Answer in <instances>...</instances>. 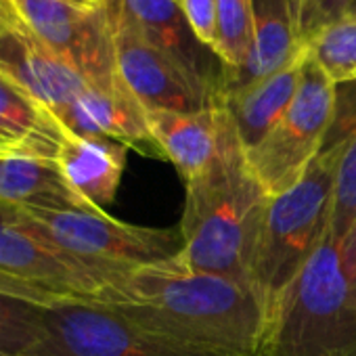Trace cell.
<instances>
[{"label":"cell","mask_w":356,"mask_h":356,"mask_svg":"<svg viewBox=\"0 0 356 356\" xmlns=\"http://www.w3.org/2000/svg\"><path fill=\"white\" fill-rule=\"evenodd\" d=\"M126 151L128 147L118 140L76 134L63 126L55 161L84 210L105 212L113 204L126 170Z\"/></svg>","instance_id":"15"},{"label":"cell","mask_w":356,"mask_h":356,"mask_svg":"<svg viewBox=\"0 0 356 356\" xmlns=\"http://www.w3.org/2000/svg\"><path fill=\"white\" fill-rule=\"evenodd\" d=\"M335 161L337 151L323 147L291 189L268 197L250 275L268 312L329 231Z\"/></svg>","instance_id":"4"},{"label":"cell","mask_w":356,"mask_h":356,"mask_svg":"<svg viewBox=\"0 0 356 356\" xmlns=\"http://www.w3.org/2000/svg\"><path fill=\"white\" fill-rule=\"evenodd\" d=\"M306 61L308 55L268 78L229 92L222 99L245 151L256 147L283 118L298 92Z\"/></svg>","instance_id":"17"},{"label":"cell","mask_w":356,"mask_h":356,"mask_svg":"<svg viewBox=\"0 0 356 356\" xmlns=\"http://www.w3.org/2000/svg\"><path fill=\"white\" fill-rule=\"evenodd\" d=\"M346 19H356V0H354V5H352V9H350V13H348Z\"/></svg>","instance_id":"30"},{"label":"cell","mask_w":356,"mask_h":356,"mask_svg":"<svg viewBox=\"0 0 356 356\" xmlns=\"http://www.w3.org/2000/svg\"><path fill=\"white\" fill-rule=\"evenodd\" d=\"M105 5H107L109 9H113V7H118V5H120V0H105Z\"/></svg>","instance_id":"31"},{"label":"cell","mask_w":356,"mask_h":356,"mask_svg":"<svg viewBox=\"0 0 356 356\" xmlns=\"http://www.w3.org/2000/svg\"><path fill=\"white\" fill-rule=\"evenodd\" d=\"M260 356H356V283L329 231L270 308Z\"/></svg>","instance_id":"3"},{"label":"cell","mask_w":356,"mask_h":356,"mask_svg":"<svg viewBox=\"0 0 356 356\" xmlns=\"http://www.w3.org/2000/svg\"><path fill=\"white\" fill-rule=\"evenodd\" d=\"M296 5L300 38L308 47L323 30L348 17L354 0H298Z\"/></svg>","instance_id":"24"},{"label":"cell","mask_w":356,"mask_h":356,"mask_svg":"<svg viewBox=\"0 0 356 356\" xmlns=\"http://www.w3.org/2000/svg\"><path fill=\"white\" fill-rule=\"evenodd\" d=\"M30 356H216L168 339L103 302L38 308Z\"/></svg>","instance_id":"5"},{"label":"cell","mask_w":356,"mask_h":356,"mask_svg":"<svg viewBox=\"0 0 356 356\" xmlns=\"http://www.w3.org/2000/svg\"><path fill=\"white\" fill-rule=\"evenodd\" d=\"M22 19L15 13V7L11 0H0V34H5L9 30L22 28Z\"/></svg>","instance_id":"27"},{"label":"cell","mask_w":356,"mask_h":356,"mask_svg":"<svg viewBox=\"0 0 356 356\" xmlns=\"http://www.w3.org/2000/svg\"><path fill=\"white\" fill-rule=\"evenodd\" d=\"M63 124L24 88L0 74V149L55 157Z\"/></svg>","instance_id":"20"},{"label":"cell","mask_w":356,"mask_h":356,"mask_svg":"<svg viewBox=\"0 0 356 356\" xmlns=\"http://www.w3.org/2000/svg\"><path fill=\"white\" fill-rule=\"evenodd\" d=\"M9 210L59 248L88 260L124 268L174 258L183 248L178 227H138L115 220L107 212L84 208L19 206Z\"/></svg>","instance_id":"7"},{"label":"cell","mask_w":356,"mask_h":356,"mask_svg":"<svg viewBox=\"0 0 356 356\" xmlns=\"http://www.w3.org/2000/svg\"><path fill=\"white\" fill-rule=\"evenodd\" d=\"M11 3H13V0H11Z\"/></svg>","instance_id":"34"},{"label":"cell","mask_w":356,"mask_h":356,"mask_svg":"<svg viewBox=\"0 0 356 356\" xmlns=\"http://www.w3.org/2000/svg\"><path fill=\"white\" fill-rule=\"evenodd\" d=\"M109 306L168 339L216 356H260L268 323L252 283L195 273L178 256L130 268Z\"/></svg>","instance_id":"1"},{"label":"cell","mask_w":356,"mask_h":356,"mask_svg":"<svg viewBox=\"0 0 356 356\" xmlns=\"http://www.w3.org/2000/svg\"><path fill=\"white\" fill-rule=\"evenodd\" d=\"M268 195L254 178L245 149L233 145L204 174L185 183L178 252L195 273L250 281Z\"/></svg>","instance_id":"2"},{"label":"cell","mask_w":356,"mask_h":356,"mask_svg":"<svg viewBox=\"0 0 356 356\" xmlns=\"http://www.w3.org/2000/svg\"><path fill=\"white\" fill-rule=\"evenodd\" d=\"M341 260H343V268L350 275V279L356 283V227L350 231V235L346 237V241L341 243Z\"/></svg>","instance_id":"26"},{"label":"cell","mask_w":356,"mask_h":356,"mask_svg":"<svg viewBox=\"0 0 356 356\" xmlns=\"http://www.w3.org/2000/svg\"><path fill=\"white\" fill-rule=\"evenodd\" d=\"M218 9V55L229 72L239 70L254 40V5L252 0H216Z\"/></svg>","instance_id":"22"},{"label":"cell","mask_w":356,"mask_h":356,"mask_svg":"<svg viewBox=\"0 0 356 356\" xmlns=\"http://www.w3.org/2000/svg\"><path fill=\"white\" fill-rule=\"evenodd\" d=\"M0 153H3V151H0Z\"/></svg>","instance_id":"35"},{"label":"cell","mask_w":356,"mask_h":356,"mask_svg":"<svg viewBox=\"0 0 356 356\" xmlns=\"http://www.w3.org/2000/svg\"><path fill=\"white\" fill-rule=\"evenodd\" d=\"M67 130L84 136H105L136 149L143 155L161 157V151L149 130L147 109L126 88L88 84L84 92L57 118Z\"/></svg>","instance_id":"14"},{"label":"cell","mask_w":356,"mask_h":356,"mask_svg":"<svg viewBox=\"0 0 356 356\" xmlns=\"http://www.w3.org/2000/svg\"><path fill=\"white\" fill-rule=\"evenodd\" d=\"M147 120L161 157L174 163L185 183L204 174L233 145L241 143L225 105L193 113L147 111Z\"/></svg>","instance_id":"11"},{"label":"cell","mask_w":356,"mask_h":356,"mask_svg":"<svg viewBox=\"0 0 356 356\" xmlns=\"http://www.w3.org/2000/svg\"><path fill=\"white\" fill-rule=\"evenodd\" d=\"M0 270L70 300L109 304L130 268L76 256L0 206Z\"/></svg>","instance_id":"8"},{"label":"cell","mask_w":356,"mask_h":356,"mask_svg":"<svg viewBox=\"0 0 356 356\" xmlns=\"http://www.w3.org/2000/svg\"><path fill=\"white\" fill-rule=\"evenodd\" d=\"M120 9L153 47L200 78L222 101L229 67L195 34L181 5L172 0H120Z\"/></svg>","instance_id":"12"},{"label":"cell","mask_w":356,"mask_h":356,"mask_svg":"<svg viewBox=\"0 0 356 356\" xmlns=\"http://www.w3.org/2000/svg\"><path fill=\"white\" fill-rule=\"evenodd\" d=\"M38 331V306L0 296V348L30 352Z\"/></svg>","instance_id":"23"},{"label":"cell","mask_w":356,"mask_h":356,"mask_svg":"<svg viewBox=\"0 0 356 356\" xmlns=\"http://www.w3.org/2000/svg\"><path fill=\"white\" fill-rule=\"evenodd\" d=\"M323 147L337 151L329 233L341 245L356 227V82L335 86V113Z\"/></svg>","instance_id":"19"},{"label":"cell","mask_w":356,"mask_h":356,"mask_svg":"<svg viewBox=\"0 0 356 356\" xmlns=\"http://www.w3.org/2000/svg\"><path fill=\"white\" fill-rule=\"evenodd\" d=\"M172 3H176V5H183V0H172Z\"/></svg>","instance_id":"32"},{"label":"cell","mask_w":356,"mask_h":356,"mask_svg":"<svg viewBox=\"0 0 356 356\" xmlns=\"http://www.w3.org/2000/svg\"><path fill=\"white\" fill-rule=\"evenodd\" d=\"M254 40L245 63L229 72L222 99L256 80L268 78L308 55L300 38L296 0H252Z\"/></svg>","instance_id":"16"},{"label":"cell","mask_w":356,"mask_h":356,"mask_svg":"<svg viewBox=\"0 0 356 356\" xmlns=\"http://www.w3.org/2000/svg\"><path fill=\"white\" fill-rule=\"evenodd\" d=\"M296 3H298V0H296ZM296 7H298V5H296Z\"/></svg>","instance_id":"33"},{"label":"cell","mask_w":356,"mask_h":356,"mask_svg":"<svg viewBox=\"0 0 356 356\" xmlns=\"http://www.w3.org/2000/svg\"><path fill=\"white\" fill-rule=\"evenodd\" d=\"M65 3H72V5H76V7H84V9L105 7V0H65Z\"/></svg>","instance_id":"28"},{"label":"cell","mask_w":356,"mask_h":356,"mask_svg":"<svg viewBox=\"0 0 356 356\" xmlns=\"http://www.w3.org/2000/svg\"><path fill=\"white\" fill-rule=\"evenodd\" d=\"M0 356H30V354L28 352H9V350L0 348Z\"/></svg>","instance_id":"29"},{"label":"cell","mask_w":356,"mask_h":356,"mask_svg":"<svg viewBox=\"0 0 356 356\" xmlns=\"http://www.w3.org/2000/svg\"><path fill=\"white\" fill-rule=\"evenodd\" d=\"M0 74L59 118L88 82L26 26L0 34Z\"/></svg>","instance_id":"13"},{"label":"cell","mask_w":356,"mask_h":356,"mask_svg":"<svg viewBox=\"0 0 356 356\" xmlns=\"http://www.w3.org/2000/svg\"><path fill=\"white\" fill-rule=\"evenodd\" d=\"M310 59L335 84L356 82V19H341L308 42Z\"/></svg>","instance_id":"21"},{"label":"cell","mask_w":356,"mask_h":356,"mask_svg":"<svg viewBox=\"0 0 356 356\" xmlns=\"http://www.w3.org/2000/svg\"><path fill=\"white\" fill-rule=\"evenodd\" d=\"M183 11L195 30V34L218 53L220 36H218V9L216 0H183Z\"/></svg>","instance_id":"25"},{"label":"cell","mask_w":356,"mask_h":356,"mask_svg":"<svg viewBox=\"0 0 356 356\" xmlns=\"http://www.w3.org/2000/svg\"><path fill=\"white\" fill-rule=\"evenodd\" d=\"M0 206L82 208L67 189L55 157L24 149L0 153Z\"/></svg>","instance_id":"18"},{"label":"cell","mask_w":356,"mask_h":356,"mask_svg":"<svg viewBox=\"0 0 356 356\" xmlns=\"http://www.w3.org/2000/svg\"><path fill=\"white\" fill-rule=\"evenodd\" d=\"M335 113V84L310 59L298 92L277 126L245 151L248 165L268 197L285 193L321 153Z\"/></svg>","instance_id":"6"},{"label":"cell","mask_w":356,"mask_h":356,"mask_svg":"<svg viewBox=\"0 0 356 356\" xmlns=\"http://www.w3.org/2000/svg\"><path fill=\"white\" fill-rule=\"evenodd\" d=\"M13 7L22 24L88 84L122 82L107 5L84 9L65 0H13Z\"/></svg>","instance_id":"9"},{"label":"cell","mask_w":356,"mask_h":356,"mask_svg":"<svg viewBox=\"0 0 356 356\" xmlns=\"http://www.w3.org/2000/svg\"><path fill=\"white\" fill-rule=\"evenodd\" d=\"M107 11L113 26L120 78L147 111L193 113L222 105L200 78L153 47L122 13L120 5Z\"/></svg>","instance_id":"10"}]
</instances>
